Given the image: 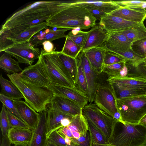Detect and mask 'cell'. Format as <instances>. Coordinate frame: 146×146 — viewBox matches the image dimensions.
Returning a JSON list of instances; mask_svg holds the SVG:
<instances>
[{
    "label": "cell",
    "mask_w": 146,
    "mask_h": 146,
    "mask_svg": "<svg viewBox=\"0 0 146 146\" xmlns=\"http://www.w3.org/2000/svg\"><path fill=\"white\" fill-rule=\"evenodd\" d=\"M48 26L70 30H87L96 25L97 19L88 10L66 1H52L48 6Z\"/></svg>",
    "instance_id": "cell-1"
},
{
    "label": "cell",
    "mask_w": 146,
    "mask_h": 146,
    "mask_svg": "<svg viewBox=\"0 0 146 146\" xmlns=\"http://www.w3.org/2000/svg\"><path fill=\"white\" fill-rule=\"evenodd\" d=\"M52 1H39L27 5L8 18L1 28L16 33L32 26L46 21L50 15L48 7Z\"/></svg>",
    "instance_id": "cell-2"
},
{
    "label": "cell",
    "mask_w": 146,
    "mask_h": 146,
    "mask_svg": "<svg viewBox=\"0 0 146 146\" xmlns=\"http://www.w3.org/2000/svg\"><path fill=\"white\" fill-rule=\"evenodd\" d=\"M7 76L23 94L25 102L37 112L45 110L55 94L48 87L38 86L23 80L19 73L7 74Z\"/></svg>",
    "instance_id": "cell-3"
},
{
    "label": "cell",
    "mask_w": 146,
    "mask_h": 146,
    "mask_svg": "<svg viewBox=\"0 0 146 146\" xmlns=\"http://www.w3.org/2000/svg\"><path fill=\"white\" fill-rule=\"evenodd\" d=\"M108 146H146V126L117 121Z\"/></svg>",
    "instance_id": "cell-4"
},
{
    "label": "cell",
    "mask_w": 146,
    "mask_h": 146,
    "mask_svg": "<svg viewBox=\"0 0 146 146\" xmlns=\"http://www.w3.org/2000/svg\"><path fill=\"white\" fill-rule=\"evenodd\" d=\"M115 98V105L121 115V120L124 122L139 124L146 114V95Z\"/></svg>",
    "instance_id": "cell-5"
},
{
    "label": "cell",
    "mask_w": 146,
    "mask_h": 146,
    "mask_svg": "<svg viewBox=\"0 0 146 146\" xmlns=\"http://www.w3.org/2000/svg\"><path fill=\"white\" fill-rule=\"evenodd\" d=\"M39 59L44 67L52 84L75 87L70 74L63 65L56 51L46 53L41 51Z\"/></svg>",
    "instance_id": "cell-6"
},
{
    "label": "cell",
    "mask_w": 146,
    "mask_h": 146,
    "mask_svg": "<svg viewBox=\"0 0 146 146\" xmlns=\"http://www.w3.org/2000/svg\"><path fill=\"white\" fill-rule=\"evenodd\" d=\"M82 114L102 132L108 141L113 127L117 121L101 109L95 103H90L85 106L83 108Z\"/></svg>",
    "instance_id": "cell-7"
},
{
    "label": "cell",
    "mask_w": 146,
    "mask_h": 146,
    "mask_svg": "<svg viewBox=\"0 0 146 146\" xmlns=\"http://www.w3.org/2000/svg\"><path fill=\"white\" fill-rule=\"evenodd\" d=\"M48 26L46 21L32 26L16 33L7 29L1 28L0 31V52L13 44L29 41L37 33Z\"/></svg>",
    "instance_id": "cell-8"
},
{
    "label": "cell",
    "mask_w": 146,
    "mask_h": 146,
    "mask_svg": "<svg viewBox=\"0 0 146 146\" xmlns=\"http://www.w3.org/2000/svg\"><path fill=\"white\" fill-rule=\"evenodd\" d=\"M3 52L16 58L19 63L29 65L38 59L41 53L40 49L33 46L29 41L11 45Z\"/></svg>",
    "instance_id": "cell-9"
},
{
    "label": "cell",
    "mask_w": 146,
    "mask_h": 146,
    "mask_svg": "<svg viewBox=\"0 0 146 146\" xmlns=\"http://www.w3.org/2000/svg\"><path fill=\"white\" fill-rule=\"evenodd\" d=\"M19 74L23 80L34 85L48 87L52 84L47 72L39 59L36 64L26 67Z\"/></svg>",
    "instance_id": "cell-10"
},
{
    "label": "cell",
    "mask_w": 146,
    "mask_h": 146,
    "mask_svg": "<svg viewBox=\"0 0 146 146\" xmlns=\"http://www.w3.org/2000/svg\"><path fill=\"white\" fill-rule=\"evenodd\" d=\"M94 103L101 109L113 118L118 112L115 105V98L110 84H101L95 93Z\"/></svg>",
    "instance_id": "cell-11"
},
{
    "label": "cell",
    "mask_w": 146,
    "mask_h": 146,
    "mask_svg": "<svg viewBox=\"0 0 146 146\" xmlns=\"http://www.w3.org/2000/svg\"><path fill=\"white\" fill-rule=\"evenodd\" d=\"M77 59L78 62L82 67L86 78L88 87L87 96L88 102L94 101L96 90L101 84L99 74L93 70L84 53L81 51Z\"/></svg>",
    "instance_id": "cell-12"
},
{
    "label": "cell",
    "mask_w": 146,
    "mask_h": 146,
    "mask_svg": "<svg viewBox=\"0 0 146 146\" xmlns=\"http://www.w3.org/2000/svg\"><path fill=\"white\" fill-rule=\"evenodd\" d=\"M57 131L63 138L67 136L71 139H78L86 135L89 127L86 119L81 114L74 116L69 125L62 127Z\"/></svg>",
    "instance_id": "cell-13"
},
{
    "label": "cell",
    "mask_w": 146,
    "mask_h": 146,
    "mask_svg": "<svg viewBox=\"0 0 146 146\" xmlns=\"http://www.w3.org/2000/svg\"><path fill=\"white\" fill-rule=\"evenodd\" d=\"M55 96L66 98L77 103L83 108L87 104V96L76 86L74 87L51 84L48 87Z\"/></svg>",
    "instance_id": "cell-14"
},
{
    "label": "cell",
    "mask_w": 146,
    "mask_h": 146,
    "mask_svg": "<svg viewBox=\"0 0 146 146\" xmlns=\"http://www.w3.org/2000/svg\"><path fill=\"white\" fill-rule=\"evenodd\" d=\"M99 25L107 32H120L139 23L129 21L110 14H106L100 21Z\"/></svg>",
    "instance_id": "cell-15"
},
{
    "label": "cell",
    "mask_w": 146,
    "mask_h": 146,
    "mask_svg": "<svg viewBox=\"0 0 146 146\" xmlns=\"http://www.w3.org/2000/svg\"><path fill=\"white\" fill-rule=\"evenodd\" d=\"M107 33L108 37L102 45L107 50L112 52H124L131 48L133 41L127 38L121 33Z\"/></svg>",
    "instance_id": "cell-16"
},
{
    "label": "cell",
    "mask_w": 146,
    "mask_h": 146,
    "mask_svg": "<svg viewBox=\"0 0 146 146\" xmlns=\"http://www.w3.org/2000/svg\"><path fill=\"white\" fill-rule=\"evenodd\" d=\"M46 136L47 139L51 133L62 127V121L64 118H72L74 116L52 107L48 104L46 106Z\"/></svg>",
    "instance_id": "cell-17"
},
{
    "label": "cell",
    "mask_w": 146,
    "mask_h": 146,
    "mask_svg": "<svg viewBox=\"0 0 146 146\" xmlns=\"http://www.w3.org/2000/svg\"><path fill=\"white\" fill-rule=\"evenodd\" d=\"M49 104L52 107L72 116L82 114L83 108L77 103L66 98L55 96Z\"/></svg>",
    "instance_id": "cell-18"
},
{
    "label": "cell",
    "mask_w": 146,
    "mask_h": 146,
    "mask_svg": "<svg viewBox=\"0 0 146 146\" xmlns=\"http://www.w3.org/2000/svg\"><path fill=\"white\" fill-rule=\"evenodd\" d=\"M13 100L18 112L24 121L34 130L38 121L39 113L36 111L23 101Z\"/></svg>",
    "instance_id": "cell-19"
},
{
    "label": "cell",
    "mask_w": 146,
    "mask_h": 146,
    "mask_svg": "<svg viewBox=\"0 0 146 146\" xmlns=\"http://www.w3.org/2000/svg\"><path fill=\"white\" fill-rule=\"evenodd\" d=\"M38 124L34 130V134L28 146H46L48 141L46 136V107L39 113Z\"/></svg>",
    "instance_id": "cell-20"
},
{
    "label": "cell",
    "mask_w": 146,
    "mask_h": 146,
    "mask_svg": "<svg viewBox=\"0 0 146 146\" xmlns=\"http://www.w3.org/2000/svg\"><path fill=\"white\" fill-rule=\"evenodd\" d=\"M106 50V48L102 45L82 51L85 54L93 70L99 74L103 72Z\"/></svg>",
    "instance_id": "cell-21"
},
{
    "label": "cell",
    "mask_w": 146,
    "mask_h": 146,
    "mask_svg": "<svg viewBox=\"0 0 146 146\" xmlns=\"http://www.w3.org/2000/svg\"><path fill=\"white\" fill-rule=\"evenodd\" d=\"M108 33L99 25H96L88 31L85 45L82 51L95 47L102 46L107 40Z\"/></svg>",
    "instance_id": "cell-22"
},
{
    "label": "cell",
    "mask_w": 146,
    "mask_h": 146,
    "mask_svg": "<svg viewBox=\"0 0 146 146\" xmlns=\"http://www.w3.org/2000/svg\"><path fill=\"white\" fill-rule=\"evenodd\" d=\"M127 21L138 23H144L146 18V10L120 7L110 13Z\"/></svg>",
    "instance_id": "cell-23"
},
{
    "label": "cell",
    "mask_w": 146,
    "mask_h": 146,
    "mask_svg": "<svg viewBox=\"0 0 146 146\" xmlns=\"http://www.w3.org/2000/svg\"><path fill=\"white\" fill-rule=\"evenodd\" d=\"M70 30L68 29H60L54 30L52 29H46L39 34L34 35L29 41L34 47L42 44L45 41H52L65 37L66 35L65 33Z\"/></svg>",
    "instance_id": "cell-24"
},
{
    "label": "cell",
    "mask_w": 146,
    "mask_h": 146,
    "mask_svg": "<svg viewBox=\"0 0 146 146\" xmlns=\"http://www.w3.org/2000/svg\"><path fill=\"white\" fill-rule=\"evenodd\" d=\"M34 130L20 127H11L7 134V137L11 144H28L31 141Z\"/></svg>",
    "instance_id": "cell-25"
},
{
    "label": "cell",
    "mask_w": 146,
    "mask_h": 146,
    "mask_svg": "<svg viewBox=\"0 0 146 146\" xmlns=\"http://www.w3.org/2000/svg\"><path fill=\"white\" fill-rule=\"evenodd\" d=\"M109 83H114L146 90V78L143 76H128L108 77Z\"/></svg>",
    "instance_id": "cell-26"
},
{
    "label": "cell",
    "mask_w": 146,
    "mask_h": 146,
    "mask_svg": "<svg viewBox=\"0 0 146 146\" xmlns=\"http://www.w3.org/2000/svg\"><path fill=\"white\" fill-rule=\"evenodd\" d=\"M110 84L115 97L120 99L131 96L145 95L146 90L114 83Z\"/></svg>",
    "instance_id": "cell-27"
},
{
    "label": "cell",
    "mask_w": 146,
    "mask_h": 146,
    "mask_svg": "<svg viewBox=\"0 0 146 146\" xmlns=\"http://www.w3.org/2000/svg\"><path fill=\"white\" fill-rule=\"evenodd\" d=\"M71 4L81 3L96 8L106 14H110L119 9L120 7L114 1H67Z\"/></svg>",
    "instance_id": "cell-28"
},
{
    "label": "cell",
    "mask_w": 146,
    "mask_h": 146,
    "mask_svg": "<svg viewBox=\"0 0 146 146\" xmlns=\"http://www.w3.org/2000/svg\"><path fill=\"white\" fill-rule=\"evenodd\" d=\"M0 83L1 91L0 94L14 100H21L24 97L19 89L11 81L5 78L1 74Z\"/></svg>",
    "instance_id": "cell-29"
},
{
    "label": "cell",
    "mask_w": 146,
    "mask_h": 146,
    "mask_svg": "<svg viewBox=\"0 0 146 146\" xmlns=\"http://www.w3.org/2000/svg\"><path fill=\"white\" fill-rule=\"evenodd\" d=\"M56 52L75 85L77 82L78 72V62L77 58L68 56L63 53L61 51H56Z\"/></svg>",
    "instance_id": "cell-30"
},
{
    "label": "cell",
    "mask_w": 146,
    "mask_h": 146,
    "mask_svg": "<svg viewBox=\"0 0 146 146\" xmlns=\"http://www.w3.org/2000/svg\"><path fill=\"white\" fill-rule=\"evenodd\" d=\"M11 56L6 52L1 56L0 58V68L9 74L22 71L23 70L20 67L19 62Z\"/></svg>",
    "instance_id": "cell-31"
},
{
    "label": "cell",
    "mask_w": 146,
    "mask_h": 146,
    "mask_svg": "<svg viewBox=\"0 0 146 146\" xmlns=\"http://www.w3.org/2000/svg\"><path fill=\"white\" fill-rule=\"evenodd\" d=\"M87 120L90 135V146H108V140L106 137L90 121Z\"/></svg>",
    "instance_id": "cell-32"
},
{
    "label": "cell",
    "mask_w": 146,
    "mask_h": 146,
    "mask_svg": "<svg viewBox=\"0 0 146 146\" xmlns=\"http://www.w3.org/2000/svg\"><path fill=\"white\" fill-rule=\"evenodd\" d=\"M113 52L121 57L125 60L126 63L136 68L146 62V57L137 54L132 48L124 52L116 51Z\"/></svg>",
    "instance_id": "cell-33"
},
{
    "label": "cell",
    "mask_w": 146,
    "mask_h": 146,
    "mask_svg": "<svg viewBox=\"0 0 146 146\" xmlns=\"http://www.w3.org/2000/svg\"><path fill=\"white\" fill-rule=\"evenodd\" d=\"M120 32L127 38L133 40V42L146 38V27L144 23H139Z\"/></svg>",
    "instance_id": "cell-34"
},
{
    "label": "cell",
    "mask_w": 146,
    "mask_h": 146,
    "mask_svg": "<svg viewBox=\"0 0 146 146\" xmlns=\"http://www.w3.org/2000/svg\"><path fill=\"white\" fill-rule=\"evenodd\" d=\"M126 69V62H123L104 65L102 72L106 74L108 77L124 76H126L124 72Z\"/></svg>",
    "instance_id": "cell-35"
},
{
    "label": "cell",
    "mask_w": 146,
    "mask_h": 146,
    "mask_svg": "<svg viewBox=\"0 0 146 146\" xmlns=\"http://www.w3.org/2000/svg\"><path fill=\"white\" fill-rule=\"evenodd\" d=\"M61 51L68 56L77 58L82 51V48L66 36L65 42Z\"/></svg>",
    "instance_id": "cell-36"
},
{
    "label": "cell",
    "mask_w": 146,
    "mask_h": 146,
    "mask_svg": "<svg viewBox=\"0 0 146 146\" xmlns=\"http://www.w3.org/2000/svg\"><path fill=\"white\" fill-rule=\"evenodd\" d=\"M88 34V31H83L77 29H74L69 32L66 37L80 47L82 50L85 45Z\"/></svg>",
    "instance_id": "cell-37"
},
{
    "label": "cell",
    "mask_w": 146,
    "mask_h": 146,
    "mask_svg": "<svg viewBox=\"0 0 146 146\" xmlns=\"http://www.w3.org/2000/svg\"><path fill=\"white\" fill-rule=\"evenodd\" d=\"M0 126L2 136L7 137L8 131L11 127L7 109L3 105L0 113Z\"/></svg>",
    "instance_id": "cell-38"
},
{
    "label": "cell",
    "mask_w": 146,
    "mask_h": 146,
    "mask_svg": "<svg viewBox=\"0 0 146 146\" xmlns=\"http://www.w3.org/2000/svg\"><path fill=\"white\" fill-rule=\"evenodd\" d=\"M0 101L3 105H4L6 108L12 114L25 122L18 112L13 100L0 94Z\"/></svg>",
    "instance_id": "cell-39"
},
{
    "label": "cell",
    "mask_w": 146,
    "mask_h": 146,
    "mask_svg": "<svg viewBox=\"0 0 146 146\" xmlns=\"http://www.w3.org/2000/svg\"><path fill=\"white\" fill-rule=\"evenodd\" d=\"M120 7H126L137 9L145 10L146 1L125 0L114 1Z\"/></svg>",
    "instance_id": "cell-40"
},
{
    "label": "cell",
    "mask_w": 146,
    "mask_h": 146,
    "mask_svg": "<svg viewBox=\"0 0 146 146\" xmlns=\"http://www.w3.org/2000/svg\"><path fill=\"white\" fill-rule=\"evenodd\" d=\"M78 80L75 86L87 96L88 87L85 75L81 65L78 63Z\"/></svg>",
    "instance_id": "cell-41"
},
{
    "label": "cell",
    "mask_w": 146,
    "mask_h": 146,
    "mask_svg": "<svg viewBox=\"0 0 146 146\" xmlns=\"http://www.w3.org/2000/svg\"><path fill=\"white\" fill-rule=\"evenodd\" d=\"M123 62L126 61L119 55L106 49L104 59V65H109Z\"/></svg>",
    "instance_id": "cell-42"
},
{
    "label": "cell",
    "mask_w": 146,
    "mask_h": 146,
    "mask_svg": "<svg viewBox=\"0 0 146 146\" xmlns=\"http://www.w3.org/2000/svg\"><path fill=\"white\" fill-rule=\"evenodd\" d=\"M6 109L11 127L23 128L33 130L27 123L12 114L8 110Z\"/></svg>",
    "instance_id": "cell-43"
},
{
    "label": "cell",
    "mask_w": 146,
    "mask_h": 146,
    "mask_svg": "<svg viewBox=\"0 0 146 146\" xmlns=\"http://www.w3.org/2000/svg\"><path fill=\"white\" fill-rule=\"evenodd\" d=\"M131 48L137 54L146 57V38L133 42Z\"/></svg>",
    "instance_id": "cell-44"
},
{
    "label": "cell",
    "mask_w": 146,
    "mask_h": 146,
    "mask_svg": "<svg viewBox=\"0 0 146 146\" xmlns=\"http://www.w3.org/2000/svg\"><path fill=\"white\" fill-rule=\"evenodd\" d=\"M48 141L58 146H67L64 138L56 130L52 132L48 138Z\"/></svg>",
    "instance_id": "cell-45"
},
{
    "label": "cell",
    "mask_w": 146,
    "mask_h": 146,
    "mask_svg": "<svg viewBox=\"0 0 146 146\" xmlns=\"http://www.w3.org/2000/svg\"><path fill=\"white\" fill-rule=\"evenodd\" d=\"M72 5L78 6L85 8L91 13L97 19L100 21L102 17L106 14L96 8L85 4L78 3Z\"/></svg>",
    "instance_id": "cell-46"
},
{
    "label": "cell",
    "mask_w": 146,
    "mask_h": 146,
    "mask_svg": "<svg viewBox=\"0 0 146 146\" xmlns=\"http://www.w3.org/2000/svg\"><path fill=\"white\" fill-rule=\"evenodd\" d=\"M72 143L75 146H90V137L89 131L85 136L78 139H71Z\"/></svg>",
    "instance_id": "cell-47"
},
{
    "label": "cell",
    "mask_w": 146,
    "mask_h": 146,
    "mask_svg": "<svg viewBox=\"0 0 146 146\" xmlns=\"http://www.w3.org/2000/svg\"><path fill=\"white\" fill-rule=\"evenodd\" d=\"M42 45L43 46L44 50L46 53H51L54 51V45L50 41H46L43 42Z\"/></svg>",
    "instance_id": "cell-48"
},
{
    "label": "cell",
    "mask_w": 146,
    "mask_h": 146,
    "mask_svg": "<svg viewBox=\"0 0 146 146\" xmlns=\"http://www.w3.org/2000/svg\"><path fill=\"white\" fill-rule=\"evenodd\" d=\"M11 144L7 137L2 136L0 141V146H11Z\"/></svg>",
    "instance_id": "cell-49"
},
{
    "label": "cell",
    "mask_w": 146,
    "mask_h": 146,
    "mask_svg": "<svg viewBox=\"0 0 146 146\" xmlns=\"http://www.w3.org/2000/svg\"><path fill=\"white\" fill-rule=\"evenodd\" d=\"M139 123L146 126V114L141 119Z\"/></svg>",
    "instance_id": "cell-50"
},
{
    "label": "cell",
    "mask_w": 146,
    "mask_h": 146,
    "mask_svg": "<svg viewBox=\"0 0 146 146\" xmlns=\"http://www.w3.org/2000/svg\"><path fill=\"white\" fill-rule=\"evenodd\" d=\"M64 138L67 145H70L71 144L72 140L70 138L67 136H65Z\"/></svg>",
    "instance_id": "cell-51"
},
{
    "label": "cell",
    "mask_w": 146,
    "mask_h": 146,
    "mask_svg": "<svg viewBox=\"0 0 146 146\" xmlns=\"http://www.w3.org/2000/svg\"><path fill=\"white\" fill-rule=\"evenodd\" d=\"M47 146H58L48 141L47 144Z\"/></svg>",
    "instance_id": "cell-52"
},
{
    "label": "cell",
    "mask_w": 146,
    "mask_h": 146,
    "mask_svg": "<svg viewBox=\"0 0 146 146\" xmlns=\"http://www.w3.org/2000/svg\"><path fill=\"white\" fill-rule=\"evenodd\" d=\"M14 146H28V144H17L15 145Z\"/></svg>",
    "instance_id": "cell-53"
},
{
    "label": "cell",
    "mask_w": 146,
    "mask_h": 146,
    "mask_svg": "<svg viewBox=\"0 0 146 146\" xmlns=\"http://www.w3.org/2000/svg\"><path fill=\"white\" fill-rule=\"evenodd\" d=\"M143 68L146 71V62H145L144 64H143Z\"/></svg>",
    "instance_id": "cell-54"
},
{
    "label": "cell",
    "mask_w": 146,
    "mask_h": 146,
    "mask_svg": "<svg viewBox=\"0 0 146 146\" xmlns=\"http://www.w3.org/2000/svg\"><path fill=\"white\" fill-rule=\"evenodd\" d=\"M67 146H75L73 144H72V143L70 145H67Z\"/></svg>",
    "instance_id": "cell-55"
},
{
    "label": "cell",
    "mask_w": 146,
    "mask_h": 146,
    "mask_svg": "<svg viewBox=\"0 0 146 146\" xmlns=\"http://www.w3.org/2000/svg\"><path fill=\"white\" fill-rule=\"evenodd\" d=\"M146 95V94H145Z\"/></svg>",
    "instance_id": "cell-56"
},
{
    "label": "cell",
    "mask_w": 146,
    "mask_h": 146,
    "mask_svg": "<svg viewBox=\"0 0 146 146\" xmlns=\"http://www.w3.org/2000/svg\"><path fill=\"white\" fill-rule=\"evenodd\" d=\"M46 146H47V145H46Z\"/></svg>",
    "instance_id": "cell-57"
},
{
    "label": "cell",
    "mask_w": 146,
    "mask_h": 146,
    "mask_svg": "<svg viewBox=\"0 0 146 146\" xmlns=\"http://www.w3.org/2000/svg\"></svg>",
    "instance_id": "cell-58"
},
{
    "label": "cell",
    "mask_w": 146,
    "mask_h": 146,
    "mask_svg": "<svg viewBox=\"0 0 146 146\" xmlns=\"http://www.w3.org/2000/svg\"></svg>",
    "instance_id": "cell-59"
}]
</instances>
